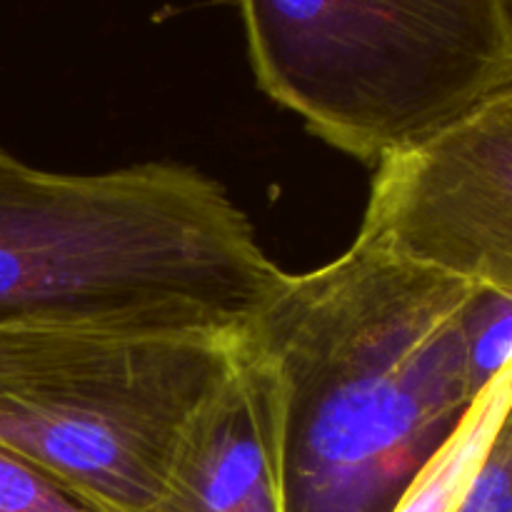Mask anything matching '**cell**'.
<instances>
[{"label":"cell","instance_id":"cell-8","mask_svg":"<svg viewBox=\"0 0 512 512\" xmlns=\"http://www.w3.org/2000/svg\"><path fill=\"white\" fill-rule=\"evenodd\" d=\"M473 368L480 388L512 363V298L480 288L470 313Z\"/></svg>","mask_w":512,"mask_h":512},{"label":"cell","instance_id":"cell-9","mask_svg":"<svg viewBox=\"0 0 512 512\" xmlns=\"http://www.w3.org/2000/svg\"><path fill=\"white\" fill-rule=\"evenodd\" d=\"M0 512H98L58 483L0 448Z\"/></svg>","mask_w":512,"mask_h":512},{"label":"cell","instance_id":"cell-1","mask_svg":"<svg viewBox=\"0 0 512 512\" xmlns=\"http://www.w3.org/2000/svg\"><path fill=\"white\" fill-rule=\"evenodd\" d=\"M478 293L363 235L285 275L245 338L283 385L288 512H393L483 390Z\"/></svg>","mask_w":512,"mask_h":512},{"label":"cell","instance_id":"cell-10","mask_svg":"<svg viewBox=\"0 0 512 512\" xmlns=\"http://www.w3.org/2000/svg\"><path fill=\"white\" fill-rule=\"evenodd\" d=\"M455 512H512V400Z\"/></svg>","mask_w":512,"mask_h":512},{"label":"cell","instance_id":"cell-6","mask_svg":"<svg viewBox=\"0 0 512 512\" xmlns=\"http://www.w3.org/2000/svg\"><path fill=\"white\" fill-rule=\"evenodd\" d=\"M283 385L240 335L233 370L198 410L145 512H288Z\"/></svg>","mask_w":512,"mask_h":512},{"label":"cell","instance_id":"cell-5","mask_svg":"<svg viewBox=\"0 0 512 512\" xmlns=\"http://www.w3.org/2000/svg\"><path fill=\"white\" fill-rule=\"evenodd\" d=\"M358 235L512 298V85L383 160Z\"/></svg>","mask_w":512,"mask_h":512},{"label":"cell","instance_id":"cell-11","mask_svg":"<svg viewBox=\"0 0 512 512\" xmlns=\"http://www.w3.org/2000/svg\"><path fill=\"white\" fill-rule=\"evenodd\" d=\"M510 3H512V0H510Z\"/></svg>","mask_w":512,"mask_h":512},{"label":"cell","instance_id":"cell-3","mask_svg":"<svg viewBox=\"0 0 512 512\" xmlns=\"http://www.w3.org/2000/svg\"><path fill=\"white\" fill-rule=\"evenodd\" d=\"M263 93L378 168L512 85L510 0H240Z\"/></svg>","mask_w":512,"mask_h":512},{"label":"cell","instance_id":"cell-4","mask_svg":"<svg viewBox=\"0 0 512 512\" xmlns=\"http://www.w3.org/2000/svg\"><path fill=\"white\" fill-rule=\"evenodd\" d=\"M238 338L0 318V448L98 512H145Z\"/></svg>","mask_w":512,"mask_h":512},{"label":"cell","instance_id":"cell-2","mask_svg":"<svg viewBox=\"0 0 512 512\" xmlns=\"http://www.w3.org/2000/svg\"><path fill=\"white\" fill-rule=\"evenodd\" d=\"M285 275L190 165L50 173L0 148V318L238 338Z\"/></svg>","mask_w":512,"mask_h":512},{"label":"cell","instance_id":"cell-7","mask_svg":"<svg viewBox=\"0 0 512 512\" xmlns=\"http://www.w3.org/2000/svg\"><path fill=\"white\" fill-rule=\"evenodd\" d=\"M512 400V363L478 393L443 448L425 463L393 512H455Z\"/></svg>","mask_w":512,"mask_h":512}]
</instances>
